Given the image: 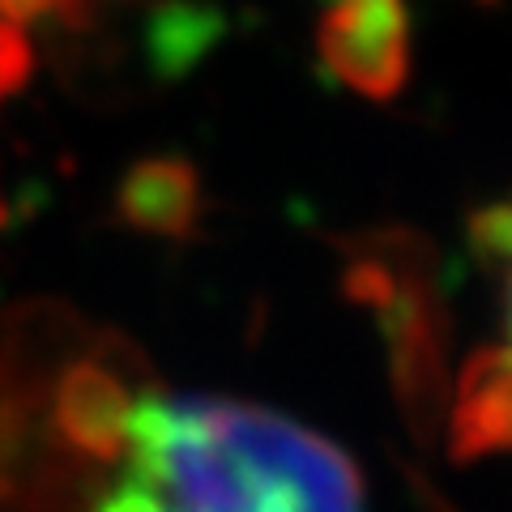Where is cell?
<instances>
[{
  "mask_svg": "<svg viewBox=\"0 0 512 512\" xmlns=\"http://www.w3.org/2000/svg\"><path fill=\"white\" fill-rule=\"evenodd\" d=\"M90 512H363V483L338 444L286 414L146 393L120 478Z\"/></svg>",
  "mask_w": 512,
  "mask_h": 512,
  "instance_id": "6da1fadb",
  "label": "cell"
},
{
  "mask_svg": "<svg viewBox=\"0 0 512 512\" xmlns=\"http://www.w3.org/2000/svg\"><path fill=\"white\" fill-rule=\"evenodd\" d=\"M342 291L376 312L389 346V376L419 444L444 427L448 402V303L440 256L423 235L389 227L342 244Z\"/></svg>",
  "mask_w": 512,
  "mask_h": 512,
  "instance_id": "7a4b0ae2",
  "label": "cell"
},
{
  "mask_svg": "<svg viewBox=\"0 0 512 512\" xmlns=\"http://www.w3.org/2000/svg\"><path fill=\"white\" fill-rule=\"evenodd\" d=\"M86 338V320L69 308L22 303L0 312V504H9L39 466L47 389L56 367Z\"/></svg>",
  "mask_w": 512,
  "mask_h": 512,
  "instance_id": "3957f363",
  "label": "cell"
},
{
  "mask_svg": "<svg viewBox=\"0 0 512 512\" xmlns=\"http://www.w3.org/2000/svg\"><path fill=\"white\" fill-rule=\"evenodd\" d=\"M137 367V350H128L124 342H103V333H90L56 367L52 389H47L43 431L47 448L60 461L90 474H107L111 466H120L128 423H133L137 402L146 397Z\"/></svg>",
  "mask_w": 512,
  "mask_h": 512,
  "instance_id": "277c9868",
  "label": "cell"
},
{
  "mask_svg": "<svg viewBox=\"0 0 512 512\" xmlns=\"http://www.w3.org/2000/svg\"><path fill=\"white\" fill-rule=\"evenodd\" d=\"M316 60L342 90L393 103L410 86V0H333L316 22Z\"/></svg>",
  "mask_w": 512,
  "mask_h": 512,
  "instance_id": "5b68a950",
  "label": "cell"
},
{
  "mask_svg": "<svg viewBox=\"0 0 512 512\" xmlns=\"http://www.w3.org/2000/svg\"><path fill=\"white\" fill-rule=\"evenodd\" d=\"M512 367L508 342L495 338L470 350L466 367L457 372L453 397L444 402V444L457 466L504 453L512 440Z\"/></svg>",
  "mask_w": 512,
  "mask_h": 512,
  "instance_id": "8992f818",
  "label": "cell"
},
{
  "mask_svg": "<svg viewBox=\"0 0 512 512\" xmlns=\"http://www.w3.org/2000/svg\"><path fill=\"white\" fill-rule=\"evenodd\" d=\"M111 214L120 227L154 239H192L205 218V180L184 154L137 158L120 175Z\"/></svg>",
  "mask_w": 512,
  "mask_h": 512,
  "instance_id": "52a82bcc",
  "label": "cell"
},
{
  "mask_svg": "<svg viewBox=\"0 0 512 512\" xmlns=\"http://www.w3.org/2000/svg\"><path fill=\"white\" fill-rule=\"evenodd\" d=\"M35 73V43L22 22L0 18V103L13 99Z\"/></svg>",
  "mask_w": 512,
  "mask_h": 512,
  "instance_id": "ba28073f",
  "label": "cell"
},
{
  "mask_svg": "<svg viewBox=\"0 0 512 512\" xmlns=\"http://www.w3.org/2000/svg\"><path fill=\"white\" fill-rule=\"evenodd\" d=\"M470 244L478 252V261L491 265L495 278H504L508 265V205H487L470 218Z\"/></svg>",
  "mask_w": 512,
  "mask_h": 512,
  "instance_id": "9c48e42d",
  "label": "cell"
},
{
  "mask_svg": "<svg viewBox=\"0 0 512 512\" xmlns=\"http://www.w3.org/2000/svg\"><path fill=\"white\" fill-rule=\"evenodd\" d=\"M86 9V0H0V18L9 22H43V18H64L77 22Z\"/></svg>",
  "mask_w": 512,
  "mask_h": 512,
  "instance_id": "30bf717a",
  "label": "cell"
},
{
  "mask_svg": "<svg viewBox=\"0 0 512 512\" xmlns=\"http://www.w3.org/2000/svg\"><path fill=\"white\" fill-rule=\"evenodd\" d=\"M483 5H491V0H483Z\"/></svg>",
  "mask_w": 512,
  "mask_h": 512,
  "instance_id": "8fae6325",
  "label": "cell"
}]
</instances>
